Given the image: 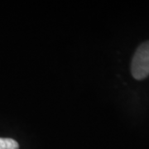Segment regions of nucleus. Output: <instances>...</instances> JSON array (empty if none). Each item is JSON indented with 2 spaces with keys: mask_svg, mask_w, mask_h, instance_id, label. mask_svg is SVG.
Masks as SVG:
<instances>
[{
  "mask_svg": "<svg viewBox=\"0 0 149 149\" xmlns=\"http://www.w3.org/2000/svg\"><path fill=\"white\" fill-rule=\"evenodd\" d=\"M131 72L136 80H143L149 75V41L142 43L136 50L131 64Z\"/></svg>",
  "mask_w": 149,
  "mask_h": 149,
  "instance_id": "nucleus-1",
  "label": "nucleus"
},
{
  "mask_svg": "<svg viewBox=\"0 0 149 149\" xmlns=\"http://www.w3.org/2000/svg\"><path fill=\"white\" fill-rule=\"evenodd\" d=\"M6 149H19V145L17 142L12 139H4Z\"/></svg>",
  "mask_w": 149,
  "mask_h": 149,
  "instance_id": "nucleus-2",
  "label": "nucleus"
},
{
  "mask_svg": "<svg viewBox=\"0 0 149 149\" xmlns=\"http://www.w3.org/2000/svg\"><path fill=\"white\" fill-rule=\"evenodd\" d=\"M0 149H6L5 141H4V139H2V138H0Z\"/></svg>",
  "mask_w": 149,
  "mask_h": 149,
  "instance_id": "nucleus-3",
  "label": "nucleus"
}]
</instances>
